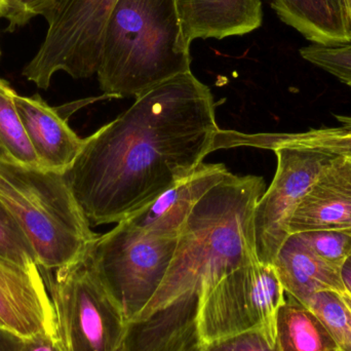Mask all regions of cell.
<instances>
[{
    "mask_svg": "<svg viewBox=\"0 0 351 351\" xmlns=\"http://www.w3.org/2000/svg\"><path fill=\"white\" fill-rule=\"evenodd\" d=\"M220 131L210 88L180 74L86 138L64 177L90 226L119 223L195 172Z\"/></svg>",
    "mask_w": 351,
    "mask_h": 351,
    "instance_id": "6da1fadb",
    "label": "cell"
},
{
    "mask_svg": "<svg viewBox=\"0 0 351 351\" xmlns=\"http://www.w3.org/2000/svg\"><path fill=\"white\" fill-rule=\"evenodd\" d=\"M269 3L282 23L311 43L351 41L341 0H269Z\"/></svg>",
    "mask_w": 351,
    "mask_h": 351,
    "instance_id": "e0dca14e",
    "label": "cell"
},
{
    "mask_svg": "<svg viewBox=\"0 0 351 351\" xmlns=\"http://www.w3.org/2000/svg\"><path fill=\"white\" fill-rule=\"evenodd\" d=\"M285 300L286 291L274 264L257 259L233 270L202 303L197 324L200 351L253 330L276 344V319Z\"/></svg>",
    "mask_w": 351,
    "mask_h": 351,
    "instance_id": "8992f818",
    "label": "cell"
},
{
    "mask_svg": "<svg viewBox=\"0 0 351 351\" xmlns=\"http://www.w3.org/2000/svg\"><path fill=\"white\" fill-rule=\"evenodd\" d=\"M301 57L351 88V41L341 45L311 43L301 47Z\"/></svg>",
    "mask_w": 351,
    "mask_h": 351,
    "instance_id": "7402d4cb",
    "label": "cell"
},
{
    "mask_svg": "<svg viewBox=\"0 0 351 351\" xmlns=\"http://www.w3.org/2000/svg\"><path fill=\"white\" fill-rule=\"evenodd\" d=\"M342 299H343L344 303L348 306V311H350L351 315V295L348 292L343 293L341 294Z\"/></svg>",
    "mask_w": 351,
    "mask_h": 351,
    "instance_id": "f546056e",
    "label": "cell"
},
{
    "mask_svg": "<svg viewBox=\"0 0 351 351\" xmlns=\"http://www.w3.org/2000/svg\"><path fill=\"white\" fill-rule=\"evenodd\" d=\"M259 176L229 173L194 206L178 237L165 280L129 324L125 351H200L204 299L233 270L254 260V212L265 192Z\"/></svg>",
    "mask_w": 351,
    "mask_h": 351,
    "instance_id": "7a4b0ae2",
    "label": "cell"
},
{
    "mask_svg": "<svg viewBox=\"0 0 351 351\" xmlns=\"http://www.w3.org/2000/svg\"><path fill=\"white\" fill-rule=\"evenodd\" d=\"M53 1L56 0H8L0 18L8 21V30L14 31L27 24L31 19L43 16Z\"/></svg>",
    "mask_w": 351,
    "mask_h": 351,
    "instance_id": "d4e9b609",
    "label": "cell"
},
{
    "mask_svg": "<svg viewBox=\"0 0 351 351\" xmlns=\"http://www.w3.org/2000/svg\"><path fill=\"white\" fill-rule=\"evenodd\" d=\"M0 56H1V51H0Z\"/></svg>",
    "mask_w": 351,
    "mask_h": 351,
    "instance_id": "d6a6232c",
    "label": "cell"
},
{
    "mask_svg": "<svg viewBox=\"0 0 351 351\" xmlns=\"http://www.w3.org/2000/svg\"><path fill=\"white\" fill-rule=\"evenodd\" d=\"M178 237H160L117 223L88 249L105 286L123 307L129 324L148 304L165 280Z\"/></svg>",
    "mask_w": 351,
    "mask_h": 351,
    "instance_id": "52a82bcc",
    "label": "cell"
},
{
    "mask_svg": "<svg viewBox=\"0 0 351 351\" xmlns=\"http://www.w3.org/2000/svg\"><path fill=\"white\" fill-rule=\"evenodd\" d=\"M176 0H117L103 32L98 75L106 98L138 97L191 71Z\"/></svg>",
    "mask_w": 351,
    "mask_h": 351,
    "instance_id": "3957f363",
    "label": "cell"
},
{
    "mask_svg": "<svg viewBox=\"0 0 351 351\" xmlns=\"http://www.w3.org/2000/svg\"><path fill=\"white\" fill-rule=\"evenodd\" d=\"M202 351H280L259 330L225 338L206 346Z\"/></svg>",
    "mask_w": 351,
    "mask_h": 351,
    "instance_id": "cb8c5ba5",
    "label": "cell"
},
{
    "mask_svg": "<svg viewBox=\"0 0 351 351\" xmlns=\"http://www.w3.org/2000/svg\"><path fill=\"white\" fill-rule=\"evenodd\" d=\"M8 0H0V14H2L4 10H5L6 4H8Z\"/></svg>",
    "mask_w": 351,
    "mask_h": 351,
    "instance_id": "4dcf8cb0",
    "label": "cell"
},
{
    "mask_svg": "<svg viewBox=\"0 0 351 351\" xmlns=\"http://www.w3.org/2000/svg\"><path fill=\"white\" fill-rule=\"evenodd\" d=\"M14 351H65L58 338L38 335L28 340H18Z\"/></svg>",
    "mask_w": 351,
    "mask_h": 351,
    "instance_id": "484cf974",
    "label": "cell"
},
{
    "mask_svg": "<svg viewBox=\"0 0 351 351\" xmlns=\"http://www.w3.org/2000/svg\"><path fill=\"white\" fill-rule=\"evenodd\" d=\"M278 160L276 172L254 212L256 253L260 261L274 264L288 239L289 223L305 194L326 166L335 158L296 148L272 150Z\"/></svg>",
    "mask_w": 351,
    "mask_h": 351,
    "instance_id": "9c48e42d",
    "label": "cell"
},
{
    "mask_svg": "<svg viewBox=\"0 0 351 351\" xmlns=\"http://www.w3.org/2000/svg\"><path fill=\"white\" fill-rule=\"evenodd\" d=\"M176 4L188 45L198 38L243 36L263 23L261 0H176Z\"/></svg>",
    "mask_w": 351,
    "mask_h": 351,
    "instance_id": "5bb4252c",
    "label": "cell"
},
{
    "mask_svg": "<svg viewBox=\"0 0 351 351\" xmlns=\"http://www.w3.org/2000/svg\"><path fill=\"white\" fill-rule=\"evenodd\" d=\"M342 280L346 290L351 295V256L341 268Z\"/></svg>",
    "mask_w": 351,
    "mask_h": 351,
    "instance_id": "83f0119b",
    "label": "cell"
},
{
    "mask_svg": "<svg viewBox=\"0 0 351 351\" xmlns=\"http://www.w3.org/2000/svg\"><path fill=\"white\" fill-rule=\"evenodd\" d=\"M0 257L26 268L39 267L28 237L0 200Z\"/></svg>",
    "mask_w": 351,
    "mask_h": 351,
    "instance_id": "44dd1931",
    "label": "cell"
},
{
    "mask_svg": "<svg viewBox=\"0 0 351 351\" xmlns=\"http://www.w3.org/2000/svg\"><path fill=\"white\" fill-rule=\"evenodd\" d=\"M337 127L311 129L301 133L241 134L222 131L217 138V147H250L274 150L288 147L321 152L332 158H351V117L335 115Z\"/></svg>",
    "mask_w": 351,
    "mask_h": 351,
    "instance_id": "2e32d148",
    "label": "cell"
},
{
    "mask_svg": "<svg viewBox=\"0 0 351 351\" xmlns=\"http://www.w3.org/2000/svg\"><path fill=\"white\" fill-rule=\"evenodd\" d=\"M328 263L342 268L351 256V229L295 233Z\"/></svg>",
    "mask_w": 351,
    "mask_h": 351,
    "instance_id": "603a6c76",
    "label": "cell"
},
{
    "mask_svg": "<svg viewBox=\"0 0 351 351\" xmlns=\"http://www.w3.org/2000/svg\"><path fill=\"white\" fill-rule=\"evenodd\" d=\"M14 101L41 169L65 174L82 152L84 139L78 137L67 119L38 95L23 97L16 94Z\"/></svg>",
    "mask_w": 351,
    "mask_h": 351,
    "instance_id": "4fadbf2b",
    "label": "cell"
},
{
    "mask_svg": "<svg viewBox=\"0 0 351 351\" xmlns=\"http://www.w3.org/2000/svg\"><path fill=\"white\" fill-rule=\"evenodd\" d=\"M346 14V23H348V32L351 36V0H341Z\"/></svg>",
    "mask_w": 351,
    "mask_h": 351,
    "instance_id": "f1b7e54d",
    "label": "cell"
},
{
    "mask_svg": "<svg viewBox=\"0 0 351 351\" xmlns=\"http://www.w3.org/2000/svg\"><path fill=\"white\" fill-rule=\"evenodd\" d=\"M16 95L10 84L0 78V158L41 169L16 110Z\"/></svg>",
    "mask_w": 351,
    "mask_h": 351,
    "instance_id": "d6986e66",
    "label": "cell"
},
{
    "mask_svg": "<svg viewBox=\"0 0 351 351\" xmlns=\"http://www.w3.org/2000/svg\"><path fill=\"white\" fill-rule=\"evenodd\" d=\"M228 174L224 165L204 162L195 172L132 213L123 222L152 234L179 237L194 206Z\"/></svg>",
    "mask_w": 351,
    "mask_h": 351,
    "instance_id": "8fae6325",
    "label": "cell"
},
{
    "mask_svg": "<svg viewBox=\"0 0 351 351\" xmlns=\"http://www.w3.org/2000/svg\"><path fill=\"white\" fill-rule=\"evenodd\" d=\"M0 327L16 340L38 335L59 339L55 311L40 268L23 267L0 257Z\"/></svg>",
    "mask_w": 351,
    "mask_h": 351,
    "instance_id": "30bf717a",
    "label": "cell"
},
{
    "mask_svg": "<svg viewBox=\"0 0 351 351\" xmlns=\"http://www.w3.org/2000/svg\"><path fill=\"white\" fill-rule=\"evenodd\" d=\"M306 306L327 328L339 351H351V315L341 294L333 291L317 293Z\"/></svg>",
    "mask_w": 351,
    "mask_h": 351,
    "instance_id": "ffe728a7",
    "label": "cell"
},
{
    "mask_svg": "<svg viewBox=\"0 0 351 351\" xmlns=\"http://www.w3.org/2000/svg\"><path fill=\"white\" fill-rule=\"evenodd\" d=\"M18 340L8 334L0 333V351H14Z\"/></svg>",
    "mask_w": 351,
    "mask_h": 351,
    "instance_id": "4316f807",
    "label": "cell"
},
{
    "mask_svg": "<svg viewBox=\"0 0 351 351\" xmlns=\"http://www.w3.org/2000/svg\"><path fill=\"white\" fill-rule=\"evenodd\" d=\"M276 343L280 351H339L317 315L288 294L276 319Z\"/></svg>",
    "mask_w": 351,
    "mask_h": 351,
    "instance_id": "ac0fdd59",
    "label": "cell"
},
{
    "mask_svg": "<svg viewBox=\"0 0 351 351\" xmlns=\"http://www.w3.org/2000/svg\"><path fill=\"white\" fill-rule=\"evenodd\" d=\"M41 274L65 351H125L129 321L97 274L88 250L76 261Z\"/></svg>",
    "mask_w": 351,
    "mask_h": 351,
    "instance_id": "5b68a950",
    "label": "cell"
},
{
    "mask_svg": "<svg viewBox=\"0 0 351 351\" xmlns=\"http://www.w3.org/2000/svg\"><path fill=\"white\" fill-rule=\"evenodd\" d=\"M117 0H56L43 14L47 34L23 75L47 90L51 78L63 71L71 77L97 74L103 32Z\"/></svg>",
    "mask_w": 351,
    "mask_h": 351,
    "instance_id": "ba28073f",
    "label": "cell"
},
{
    "mask_svg": "<svg viewBox=\"0 0 351 351\" xmlns=\"http://www.w3.org/2000/svg\"><path fill=\"white\" fill-rule=\"evenodd\" d=\"M351 229V158L324 168L289 223V232Z\"/></svg>",
    "mask_w": 351,
    "mask_h": 351,
    "instance_id": "7c38bea8",
    "label": "cell"
},
{
    "mask_svg": "<svg viewBox=\"0 0 351 351\" xmlns=\"http://www.w3.org/2000/svg\"><path fill=\"white\" fill-rule=\"evenodd\" d=\"M0 333H4V332L2 331V330H1V327H0ZM4 334H5V333H4Z\"/></svg>",
    "mask_w": 351,
    "mask_h": 351,
    "instance_id": "1f68e13d",
    "label": "cell"
},
{
    "mask_svg": "<svg viewBox=\"0 0 351 351\" xmlns=\"http://www.w3.org/2000/svg\"><path fill=\"white\" fill-rule=\"evenodd\" d=\"M274 265L286 294L304 305L317 293L348 292L341 268L317 256L298 234L289 235L278 250Z\"/></svg>",
    "mask_w": 351,
    "mask_h": 351,
    "instance_id": "9a60e30c",
    "label": "cell"
},
{
    "mask_svg": "<svg viewBox=\"0 0 351 351\" xmlns=\"http://www.w3.org/2000/svg\"><path fill=\"white\" fill-rule=\"evenodd\" d=\"M0 200L22 227L45 271L80 259L98 237L64 174L0 158Z\"/></svg>",
    "mask_w": 351,
    "mask_h": 351,
    "instance_id": "277c9868",
    "label": "cell"
}]
</instances>
